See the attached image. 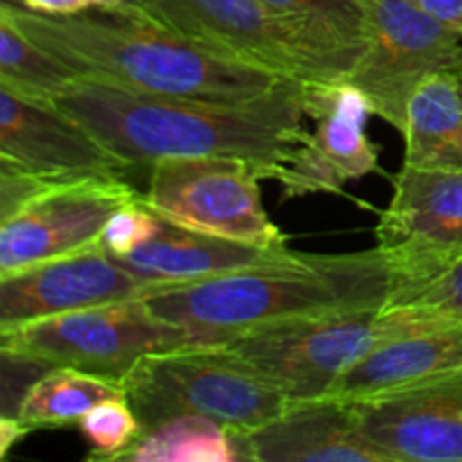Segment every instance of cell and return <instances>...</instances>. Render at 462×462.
I'll use <instances>...</instances> for the list:
<instances>
[{"mask_svg": "<svg viewBox=\"0 0 462 462\" xmlns=\"http://www.w3.org/2000/svg\"><path fill=\"white\" fill-rule=\"evenodd\" d=\"M81 77L68 63L27 39L9 18L0 16V86L34 102L52 104Z\"/></svg>", "mask_w": 462, "mask_h": 462, "instance_id": "23", "label": "cell"}, {"mask_svg": "<svg viewBox=\"0 0 462 462\" xmlns=\"http://www.w3.org/2000/svg\"><path fill=\"white\" fill-rule=\"evenodd\" d=\"M291 253L289 244H248L219 235L183 228L162 219L156 237L135 251L117 255L126 271L149 289L199 282L235 271L253 269L282 260Z\"/></svg>", "mask_w": 462, "mask_h": 462, "instance_id": "18", "label": "cell"}, {"mask_svg": "<svg viewBox=\"0 0 462 462\" xmlns=\"http://www.w3.org/2000/svg\"><path fill=\"white\" fill-rule=\"evenodd\" d=\"M391 305H406V307H427V310L447 311V314L462 316V262L454 269L445 271L438 278L429 280L422 287L400 291L388 300Z\"/></svg>", "mask_w": 462, "mask_h": 462, "instance_id": "26", "label": "cell"}, {"mask_svg": "<svg viewBox=\"0 0 462 462\" xmlns=\"http://www.w3.org/2000/svg\"><path fill=\"white\" fill-rule=\"evenodd\" d=\"M374 233L395 278L393 296L454 269L462 262V171L402 167Z\"/></svg>", "mask_w": 462, "mask_h": 462, "instance_id": "9", "label": "cell"}, {"mask_svg": "<svg viewBox=\"0 0 462 462\" xmlns=\"http://www.w3.org/2000/svg\"><path fill=\"white\" fill-rule=\"evenodd\" d=\"M81 433L88 440V460H117L143 433L138 415L126 395L108 397L99 402L79 422Z\"/></svg>", "mask_w": 462, "mask_h": 462, "instance_id": "24", "label": "cell"}, {"mask_svg": "<svg viewBox=\"0 0 462 462\" xmlns=\"http://www.w3.org/2000/svg\"><path fill=\"white\" fill-rule=\"evenodd\" d=\"M59 185L57 180L43 179L23 167L14 165L7 158H0V221L16 215L23 206L43 194L45 189Z\"/></svg>", "mask_w": 462, "mask_h": 462, "instance_id": "27", "label": "cell"}, {"mask_svg": "<svg viewBox=\"0 0 462 462\" xmlns=\"http://www.w3.org/2000/svg\"><path fill=\"white\" fill-rule=\"evenodd\" d=\"M323 66L346 79L368 45L365 0H264Z\"/></svg>", "mask_w": 462, "mask_h": 462, "instance_id": "19", "label": "cell"}, {"mask_svg": "<svg viewBox=\"0 0 462 462\" xmlns=\"http://www.w3.org/2000/svg\"><path fill=\"white\" fill-rule=\"evenodd\" d=\"M52 104L135 170L167 158L230 156L275 180L307 135L305 84L296 79H280L242 102L165 97L79 79Z\"/></svg>", "mask_w": 462, "mask_h": 462, "instance_id": "1", "label": "cell"}, {"mask_svg": "<svg viewBox=\"0 0 462 462\" xmlns=\"http://www.w3.org/2000/svg\"><path fill=\"white\" fill-rule=\"evenodd\" d=\"M305 116L314 131H307L275 179L284 199L338 194L352 180L382 171L379 147L368 135L374 111L364 90L346 79L305 84Z\"/></svg>", "mask_w": 462, "mask_h": 462, "instance_id": "11", "label": "cell"}, {"mask_svg": "<svg viewBox=\"0 0 462 462\" xmlns=\"http://www.w3.org/2000/svg\"><path fill=\"white\" fill-rule=\"evenodd\" d=\"M147 16L212 52L302 84L332 81L264 0H143Z\"/></svg>", "mask_w": 462, "mask_h": 462, "instance_id": "10", "label": "cell"}, {"mask_svg": "<svg viewBox=\"0 0 462 462\" xmlns=\"http://www.w3.org/2000/svg\"><path fill=\"white\" fill-rule=\"evenodd\" d=\"M143 431L179 415H203L233 433L278 418L289 400L228 346L153 352L120 379Z\"/></svg>", "mask_w": 462, "mask_h": 462, "instance_id": "4", "label": "cell"}, {"mask_svg": "<svg viewBox=\"0 0 462 462\" xmlns=\"http://www.w3.org/2000/svg\"><path fill=\"white\" fill-rule=\"evenodd\" d=\"M260 180V167L244 158H167L149 167L143 203L183 228L248 244H289L264 210Z\"/></svg>", "mask_w": 462, "mask_h": 462, "instance_id": "7", "label": "cell"}, {"mask_svg": "<svg viewBox=\"0 0 462 462\" xmlns=\"http://www.w3.org/2000/svg\"><path fill=\"white\" fill-rule=\"evenodd\" d=\"M0 16L61 59L81 79L134 93L242 102L264 95L282 77L212 52L135 7H93L45 16L3 3Z\"/></svg>", "mask_w": 462, "mask_h": 462, "instance_id": "2", "label": "cell"}, {"mask_svg": "<svg viewBox=\"0 0 462 462\" xmlns=\"http://www.w3.org/2000/svg\"><path fill=\"white\" fill-rule=\"evenodd\" d=\"M355 409L361 433L386 462H462V370Z\"/></svg>", "mask_w": 462, "mask_h": 462, "instance_id": "15", "label": "cell"}, {"mask_svg": "<svg viewBox=\"0 0 462 462\" xmlns=\"http://www.w3.org/2000/svg\"><path fill=\"white\" fill-rule=\"evenodd\" d=\"M368 45L346 81L361 88L374 116L402 134L413 95L429 79L462 75V36L413 0H365Z\"/></svg>", "mask_w": 462, "mask_h": 462, "instance_id": "8", "label": "cell"}, {"mask_svg": "<svg viewBox=\"0 0 462 462\" xmlns=\"http://www.w3.org/2000/svg\"><path fill=\"white\" fill-rule=\"evenodd\" d=\"M149 291L111 253L93 246L0 275V329L30 320L131 300Z\"/></svg>", "mask_w": 462, "mask_h": 462, "instance_id": "14", "label": "cell"}, {"mask_svg": "<svg viewBox=\"0 0 462 462\" xmlns=\"http://www.w3.org/2000/svg\"><path fill=\"white\" fill-rule=\"evenodd\" d=\"M242 460L255 462H386L361 433L350 402H289L278 418L233 433Z\"/></svg>", "mask_w": 462, "mask_h": 462, "instance_id": "16", "label": "cell"}, {"mask_svg": "<svg viewBox=\"0 0 462 462\" xmlns=\"http://www.w3.org/2000/svg\"><path fill=\"white\" fill-rule=\"evenodd\" d=\"M161 226V217H158L156 212L149 210L143 203V197H140L138 201L120 208V210L108 219L102 235H99L97 246L104 248L106 253H111L113 257L126 255V253L135 251V248H140L143 244H147L149 239L156 237Z\"/></svg>", "mask_w": 462, "mask_h": 462, "instance_id": "25", "label": "cell"}, {"mask_svg": "<svg viewBox=\"0 0 462 462\" xmlns=\"http://www.w3.org/2000/svg\"><path fill=\"white\" fill-rule=\"evenodd\" d=\"M447 311L391 305L310 316L253 329L226 343L289 402L320 400L338 377L388 338L431 325Z\"/></svg>", "mask_w": 462, "mask_h": 462, "instance_id": "5", "label": "cell"}, {"mask_svg": "<svg viewBox=\"0 0 462 462\" xmlns=\"http://www.w3.org/2000/svg\"><path fill=\"white\" fill-rule=\"evenodd\" d=\"M117 395H125L120 379L54 365L27 388L16 409V418L32 429L79 427L84 415L99 402Z\"/></svg>", "mask_w": 462, "mask_h": 462, "instance_id": "21", "label": "cell"}, {"mask_svg": "<svg viewBox=\"0 0 462 462\" xmlns=\"http://www.w3.org/2000/svg\"><path fill=\"white\" fill-rule=\"evenodd\" d=\"M140 197L126 179L72 180L45 189L0 221V275L97 246L108 219Z\"/></svg>", "mask_w": 462, "mask_h": 462, "instance_id": "12", "label": "cell"}, {"mask_svg": "<svg viewBox=\"0 0 462 462\" xmlns=\"http://www.w3.org/2000/svg\"><path fill=\"white\" fill-rule=\"evenodd\" d=\"M192 346L188 334L140 298L106 302L0 329V352L122 379L144 355Z\"/></svg>", "mask_w": 462, "mask_h": 462, "instance_id": "6", "label": "cell"}, {"mask_svg": "<svg viewBox=\"0 0 462 462\" xmlns=\"http://www.w3.org/2000/svg\"><path fill=\"white\" fill-rule=\"evenodd\" d=\"M32 431H34V429L27 427L25 422H21L16 415H3V418H0V458H5V456H7L18 442L25 440Z\"/></svg>", "mask_w": 462, "mask_h": 462, "instance_id": "30", "label": "cell"}, {"mask_svg": "<svg viewBox=\"0 0 462 462\" xmlns=\"http://www.w3.org/2000/svg\"><path fill=\"white\" fill-rule=\"evenodd\" d=\"M422 12L462 36V0H413Z\"/></svg>", "mask_w": 462, "mask_h": 462, "instance_id": "29", "label": "cell"}, {"mask_svg": "<svg viewBox=\"0 0 462 462\" xmlns=\"http://www.w3.org/2000/svg\"><path fill=\"white\" fill-rule=\"evenodd\" d=\"M462 370V316L442 314L431 325L388 338L341 374L325 397L356 402L409 391Z\"/></svg>", "mask_w": 462, "mask_h": 462, "instance_id": "17", "label": "cell"}, {"mask_svg": "<svg viewBox=\"0 0 462 462\" xmlns=\"http://www.w3.org/2000/svg\"><path fill=\"white\" fill-rule=\"evenodd\" d=\"M21 7L45 16H75L93 7H104L102 0H18Z\"/></svg>", "mask_w": 462, "mask_h": 462, "instance_id": "28", "label": "cell"}, {"mask_svg": "<svg viewBox=\"0 0 462 462\" xmlns=\"http://www.w3.org/2000/svg\"><path fill=\"white\" fill-rule=\"evenodd\" d=\"M404 165L462 171V75L429 79L406 113Z\"/></svg>", "mask_w": 462, "mask_h": 462, "instance_id": "20", "label": "cell"}, {"mask_svg": "<svg viewBox=\"0 0 462 462\" xmlns=\"http://www.w3.org/2000/svg\"><path fill=\"white\" fill-rule=\"evenodd\" d=\"M395 291L377 246L355 253H296L282 260L199 282L153 287L149 310L192 346H226L253 329L310 316L382 310Z\"/></svg>", "mask_w": 462, "mask_h": 462, "instance_id": "3", "label": "cell"}, {"mask_svg": "<svg viewBox=\"0 0 462 462\" xmlns=\"http://www.w3.org/2000/svg\"><path fill=\"white\" fill-rule=\"evenodd\" d=\"M0 158L57 183L129 179V174L138 171L61 108L27 99L3 86Z\"/></svg>", "mask_w": 462, "mask_h": 462, "instance_id": "13", "label": "cell"}, {"mask_svg": "<svg viewBox=\"0 0 462 462\" xmlns=\"http://www.w3.org/2000/svg\"><path fill=\"white\" fill-rule=\"evenodd\" d=\"M104 7H135L140 9L143 0H102Z\"/></svg>", "mask_w": 462, "mask_h": 462, "instance_id": "31", "label": "cell"}, {"mask_svg": "<svg viewBox=\"0 0 462 462\" xmlns=\"http://www.w3.org/2000/svg\"><path fill=\"white\" fill-rule=\"evenodd\" d=\"M117 460L125 462H235L242 460L230 429L203 415H179L140 433Z\"/></svg>", "mask_w": 462, "mask_h": 462, "instance_id": "22", "label": "cell"}]
</instances>
